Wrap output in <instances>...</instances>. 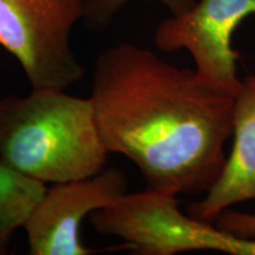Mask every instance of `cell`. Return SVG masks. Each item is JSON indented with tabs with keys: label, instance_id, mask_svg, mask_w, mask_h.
I'll return each mask as SVG.
<instances>
[{
	"label": "cell",
	"instance_id": "6da1fadb",
	"mask_svg": "<svg viewBox=\"0 0 255 255\" xmlns=\"http://www.w3.org/2000/svg\"><path fill=\"white\" fill-rule=\"evenodd\" d=\"M90 100L109 154L141 171L146 189L207 193L225 167L234 96L131 43L95 63Z\"/></svg>",
	"mask_w": 255,
	"mask_h": 255
},
{
	"label": "cell",
	"instance_id": "7a4b0ae2",
	"mask_svg": "<svg viewBox=\"0 0 255 255\" xmlns=\"http://www.w3.org/2000/svg\"><path fill=\"white\" fill-rule=\"evenodd\" d=\"M108 155L90 97L46 88L0 98V161L24 176L44 184L88 178Z\"/></svg>",
	"mask_w": 255,
	"mask_h": 255
},
{
	"label": "cell",
	"instance_id": "3957f363",
	"mask_svg": "<svg viewBox=\"0 0 255 255\" xmlns=\"http://www.w3.org/2000/svg\"><path fill=\"white\" fill-rule=\"evenodd\" d=\"M96 232L131 245L133 254L174 255L190 251H218L255 255V239L222 231L178 208L176 195L145 189L120 197L89 215Z\"/></svg>",
	"mask_w": 255,
	"mask_h": 255
},
{
	"label": "cell",
	"instance_id": "277c9868",
	"mask_svg": "<svg viewBox=\"0 0 255 255\" xmlns=\"http://www.w3.org/2000/svg\"><path fill=\"white\" fill-rule=\"evenodd\" d=\"M87 0H0V45L23 68L32 89H63L84 69L70 46Z\"/></svg>",
	"mask_w": 255,
	"mask_h": 255
},
{
	"label": "cell",
	"instance_id": "5b68a950",
	"mask_svg": "<svg viewBox=\"0 0 255 255\" xmlns=\"http://www.w3.org/2000/svg\"><path fill=\"white\" fill-rule=\"evenodd\" d=\"M128 180L119 168L71 182L52 184L31 212L23 229L31 255H91L103 251H131V245L90 248L79 237L81 225L95 210L127 193Z\"/></svg>",
	"mask_w": 255,
	"mask_h": 255
},
{
	"label": "cell",
	"instance_id": "8992f818",
	"mask_svg": "<svg viewBox=\"0 0 255 255\" xmlns=\"http://www.w3.org/2000/svg\"><path fill=\"white\" fill-rule=\"evenodd\" d=\"M254 14L255 0H196L186 13L159 23L155 45L168 53L187 50L201 78L234 96L241 79L237 65L240 56L232 47L233 33Z\"/></svg>",
	"mask_w": 255,
	"mask_h": 255
},
{
	"label": "cell",
	"instance_id": "52a82bcc",
	"mask_svg": "<svg viewBox=\"0 0 255 255\" xmlns=\"http://www.w3.org/2000/svg\"><path fill=\"white\" fill-rule=\"evenodd\" d=\"M233 146L222 173L203 199L187 206L188 214L214 222L223 210L255 200V75L241 79L233 107Z\"/></svg>",
	"mask_w": 255,
	"mask_h": 255
},
{
	"label": "cell",
	"instance_id": "ba28073f",
	"mask_svg": "<svg viewBox=\"0 0 255 255\" xmlns=\"http://www.w3.org/2000/svg\"><path fill=\"white\" fill-rule=\"evenodd\" d=\"M46 188L0 161V255L9 253L14 233L23 228Z\"/></svg>",
	"mask_w": 255,
	"mask_h": 255
},
{
	"label": "cell",
	"instance_id": "9c48e42d",
	"mask_svg": "<svg viewBox=\"0 0 255 255\" xmlns=\"http://www.w3.org/2000/svg\"><path fill=\"white\" fill-rule=\"evenodd\" d=\"M130 0H87L85 1V15L88 23L94 28L102 30L110 23L115 14ZM157 1L164 5L171 15H181L195 5L196 0H145Z\"/></svg>",
	"mask_w": 255,
	"mask_h": 255
},
{
	"label": "cell",
	"instance_id": "30bf717a",
	"mask_svg": "<svg viewBox=\"0 0 255 255\" xmlns=\"http://www.w3.org/2000/svg\"><path fill=\"white\" fill-rule=\"evenodd\" d=\"M214 223L222 231L244 239H255V212H237L227 208L220 214Z\"/></svg>",
	"mask_w": 255,
	"mask_h": 255
}]
</instances>
